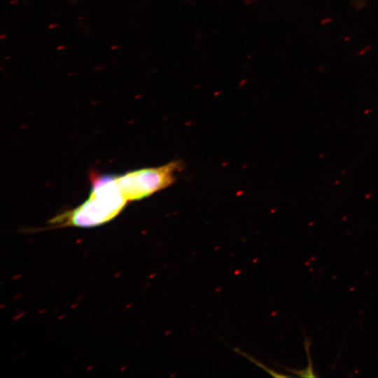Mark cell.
<instances>
[{"instance_id": "obj_1", "label": "cell", "mask_w": 378, "mask_h": 378, "mask_svg": "<svg viewBox=\"0 0 378 378\" xmlns=\"http://www.w3.org/2000/svg\"><path fill=\"white\" fill-rule=\"evenodd\" d=\"M88 198L76 208L54 217L51 226L91 227L112 220L128 202L120 191L115 175L90 173Z\"/></svg>"}, {"instance_id": "obj_2", "label": "cell", "mask_w": 378, "mask_h": 378, "mask_svg": "<svg viewBox=\"0 0 378 378\" xmlns=\"http://www.w3.org/2000/svg\"><path fill=\"white\" fill-rule=\"evenodd\" d=\"M179 160L115 175L117 184L127 202L140 200L172 185L182 169Z\"/></svg>"}]
</instances>
